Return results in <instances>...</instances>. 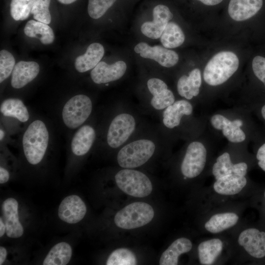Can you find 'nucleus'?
Instances as JSON below:
<instances>
[{"mask_svg":"<svg viewBox=\"0 0 265 265\" xmlns=\"http://www.w3.org/2000/svg\"><path fill=\"white\" fill-rule=\"evenodd\" d=\"M134 51L141 57L154 60L165 67H173L179 61L176 52L160 45L151 47L146 43L140 42L135 45Z\"/></svg>","mask_w":265,"mask_h":265,"instance_id":"9","label":"nucleus"},{"mask_svg":"<svg viewBox=\"0 0 265 265\" xmlns=\"http://www.w3.org/2000/svg\"><path fill=\"white\" fill-rule=\"evenodd\" d=\"M104 53V48L102 44L98 43L91 44L84 54L76 58V69L80 73L93 69L100 62Z\"/></svg>","mask_w":265,"mask_h":265,"instance_id":"19","label":"nucleus"},{"mask_svg":"<svg viewBox=\"0 0 265 265\" xmlns=\"http://www.w3.org/2000/svg\"><path fill=\"white\" fill-rule=\"evenodd\" d=\"M95 137L93 127L89 125L82 126L72 138L71 146L73 153L78 156L85 155L91 148Z\"/></svg>","mask_w":265,"mask_h":265,"instance_id":"21","label":"nucleus"},{"mask_svg":"<svg viewBox=\"0 0 265 265\" xmlns=\"http://www.w3.org/2000/svg\"><path fill=\"white\" fill-rule=\"evenodd\" d=\"M5 133L3 130L1 129L0 130V141H2V140L3 139L4 137Z\"/></svg>","mask_w":265,"mask_h":265,"instance_id":"44","label":"nucleus"},{"mask_svg":"<svg viewBox=\"0 0 265 265\" xmlns=\"http://www.w3.org/2000/svg\"><path fill=\"white\" fill-rule=\"evenodd\" d=\"M72 255L71 245L66 242L54 245L45 258L44 265H65L70 262Z\"/></svg>","mask_w":265,"mask_h":265,"instance_id":"27","label":"nucleus"},{"mask_svg":"<svg viewBox=\"0 0 265 265\" xmlns=\"http://www.w3.org/2000/svg\"><path fill=\"white\" fill-rule=\"evenodd\" d=\"M261 113H262V115L263 117L265 120V105H264L263 106V107L262 108V110H261Z\"/></svg>","mask_w":265,"mask_h":265,"instance_id":"45","label":"nucleus"},{"mask_svg":"<svg viewBox=\"0 0 265 265\" xmlns=\"http://www.w3.org/2000/svg\"><path fill=\"white\" fill-rule=\"evenodd\" d=\"M153 20L144 22L140 30L143 34L153 39L160 37L166 26L173 18L169 8L163 4H159L153 10Z\"/></svg>","mask_w":265,"mask_h":265,"instance_id":"10","label":"nucleus"},{"mask_svg":"<svg viewBox=\"0 0 265 265\" xmlns=\"http://www.w3.org/2000/svg\"><path fill=\"white\" fill-rule=\"evenodd\" d=\"M263 0H230L228 11L230 17L242 21L254 16L262 8Z\"/></svg>","mask_w":265,"mask_h":265,"instance_id":"17","label":"nucleus"},{"mask_svg":"<svg viewBox=\"0 0 265 265\" xmlns=\"http://www.w3.org/2000/svg\"><path fill=\"white\" fill-rule=\"evenodd\" d=\"M238 242L251 256L262 258L265 256V232L255 228H248L240 233Z\"/></svg>","mask_w":265,"mask_h":265,"instance_id":"13","label":"nucleus"},{"mask_svg":"<svg viewBox=\"0 0 265 265\" xmlns=\"http://www.w3.org/2000/svg\"><path fill=\"white\" fill-rule=\"evenodd\" d=\"M192 105L185 100H178L167 106L163 113V123L168 128L178 126L183 115H189L192 113Z\"/></svg>","mask_w":265,"mask_h":265,"instance_id":"20","label":"nucleus"},{"mask_svg":"<svg viewBox=\"0 0 265 265\" xmlns=\"http://www.w3.org/2000/svg\"><path fill=\"white\" fill-rule=\"evenodd\" d=\"M160 38L163 46L167 49L178 47L185 40V34L180 26L172 22L168 23Z\"/></svg>","mask_w":265,"mask_h":265,"instance_id":"30","label":"nucleus"},{"mask_svg":"<svg viewBox=\"0 0 265 265\" xmlns=\"http://www.w3.org/2000/svg\"><path fill=\"white\" fill-rule=\"evenodd\" d=\"M256 157L259 166L265 171V143L258 149Z\"/></svg>","mask_w":265,"mask_h":265,"instance_id":"38","label":"nucleus"},{"mask_svg":"<svg viewBox=\"0 0 265 265\" xmlns=\"http://www.w3.org/2000/svg\"><path fill=\"white\" fill-rule=\"evenodd\" d=\"M154 143L148 139L134 141L123 147L118 153L119 165L124 168H132L146 163L155 150Z\"/></svg>","mask_w":265,"mask_h":265,"instance_id":"4","label":"nucleus"},{"mask_svg":"<svg viewBox=\"0 0 265 265\" xmlns=\"http://www.w3.org/2000/svg\"><path fill=\"white\" fill-rule=\"evenodd\" d=\"M247 183L244 176L231 174L222 177L215 182L213 188L218 194L225 195L238 193Z\"/></svg>","mask_w":265,"mask_h":265,"instance_id":"23","label":"nucleus"},{"mask_svg":"<svg viewBox=\"0 0 265 265\" xmlns=\"http://www.w3.org/2000/svg\"><path fill=\"white\" fill-rule=\"evenodd\" d=\"M239 60L235 53L223 51L214 55L205 67L203 77L210 85L217 86L226 81L238 70Z\"/></svg>","mask_w":265,"mask_h":265,"instance_id":"2","label":"nucleus"},{"mask_svg":"<svg viewBox=\"0 0 265 265\" xmlns=\"http://www.w3.org/2000/svg\"><path fill=\"white\" fill-rule=\"evenodd\" d=\"M207 158V150L204 145L198 141H193L188 146L181 165L184 176L193 178L203 170Z\"/></svg>","mask_w":265,"mask_h":265,"instance_id":"8","label":"nucleus"},{"mask_svg":"<svg viewBox=\"0 0 265 265\" xmlns=\"http://www.w3.org/2000/svg\"><path fill=\"white\" fill-rule=\"evenodd\" d=\"M192 247V242L189 239L185 238L177 239L162 253L159 259V265H177L179 256L188 252Z\"/></svg>","mask_w":265,"mask_h":265,"instance_id":"24","label":"nucleus"},{"mask_svg":"<svg viewBox=\"0 0 265 265\" xmlns=\"http://www.w3.org/2000/svg\"><path fill=\"white\" fill-rule=\"evenodd\" d=\"M238 220V216L233 212L217 213L205 223V228L212 233H218L234 226Z\"/></svg>","mask_w":265,"mask_h":265,"instance_id":"29","label":"nucleus"},{"mask_svg":"<svg viewBox=\"0 0 265 265\" xmlns=\"http://www.w3.org/2000/svg\"><path fill=\"white\" fill-rule=\"evenodd\" d=\"M9 179L8 171L2 167H0V184H3L6 183Z\"/></svg>","mask_w":265,"mask_h":265,"instance_id":"39","label":"nucleus"},{"mask_svg":"<svg viewBox=\"0 0 265 265\" xmlns=\"http://www.w3.org/2000/svg\"><path fill=\"white\" fill-rule=\"evenodd\" d=\"M211 123L214 128L221 131L231 142L240 143L245 139L246 135L240 128L243 123L240 119L231 121L222 115L216 114L211 117Z\"/></svg>","mask_w":265,"mask_h":265,"instance_id":"15","label":"nucleus"},{"mask_svg":"<svg viewBox=\"0 0 265 265\" xmlns=\"http://www.w3.org/2000/svg\"><path fill=\"white\" fill-rule=\"evenodd\" d=\"M136 264V258L133 253L124 248L113 251L106 262L107 265H135Z\"/></svg>","mask_w":265,"mask_h":265,"instance_id":"32","label":"nucleus"},{"mask_svg":"<svg viewBox=\"0 0 265 265\" xmlns=\"http://www.w3.org/2000/svg\"></svg>","mask_w":265,"mask_h":265,"instance_id":"46","label":"nucleus"},{"mask_svg":"<svg viewBox=\"0 0 265 265\" xmlns=\"http://www.w3.org/2000/svg\"><path fill=\"white\" fill-rule=\"evenodd\" d=\"M207 5H214L220 3L223 0H198Z\"/></svg>","mask_w":265,"mask_h":265,"instance_id":"41","label":"nucleus"},{"mask_svg":"<svg viewBox=\"0 0 265 265\" xmlns=\"http://www.w3.org/2000/svg\"><path fill=\"white\" fill-rule=\"evenodd\" d=\"M6 233V226L3 218L0 217V237H2Z\"/></svg>","mask_w":265,"mask_h":265,"instance_id":"42","label":"nucleus"},{"mask_svg":"<svg viewBox=\"0 0 265 265\" xmlns=\"http://www.w3.org/2000/svg\"><path fill=\"white\" fill-rule=\"evenodd\" d=\"M59 2L64 4H71L77 0H57Z\"/></svg>","mask_w":265,"mask_h":265,"instance_id":"43","label":"nucleus"},{"mask_svg":"<svg viewBox=\"0 0 265 265\" xmlns=\"http://www.w3.org/2000/svg\"><path fill=\"white\" fill-rule=\"evenodd\" d=\"M86 207L83 200L77 195L66 197L61 202L58 209V216L63 221L69 224L79 222L84 217Z\"/></svg>","mask_w":265,"mask_h":265,"instance_id":"11","label":"nucleus"},{"mask_svg":"<svg viewBox=\"0 0 265 265\" xmlns=\"http://www.w3.org/2000/svg\"><path fill=\"white\" fill-rule=\"evenodd\" d=\"M1 211L6 235L13 238L21 237L24 230L19 218L18 201L11 197L5 199L2 203Z\"/></svg>","mask_w":265,"mask_h":265,"instance_id":"12","label":"nucleus"},{"mask_svg":"<svg viewBox=\"0 0 265 265\" xmlns=\"http://www.w3.org/2000/svg\"><path fill=\"white\" fill-rule=\"evenodd\" d=\"M40 71L39 64L34 61L18 62L12 73L11 84L16 89L21 88L33 80Z\"/></svg>","mask_w":265,"mask_h":265,"instance_id":"16","label":"nucleus"},{"mask_svg":"<svg viewBox=\"0 0 265 265\" xmlns=\"http://www.w3.org/2000/svg\"><path fill=\"white\" fill-rule=\"evenodd\" d=\"M24 33L28 37L36 38L45 45L52 43L54 35L52 28L45 23L31 20L28 21L24 27Z\"/></svg>","mask_w":265,"mask_h":265,"instance_id":"25","label":"nucleus"},{"mask_svg":"<svg viewBox=\"0 0 265 265\" xmlns=\"http://www.w3.org/2000/svg\"><path fill=\"white\" fill-rule=\"evenodd\" d=\"M50 2L51 0H36L31 11L34 19L46 24L51 23Z\"/></svg>","mask_w":265,"mask_h":265,"instance_id":"34","label":"nucleus"},{"mask_svg":"<svg viewBox=\"0 0 265 265\" xmlns=\"http://www.w3.org/2000/svg\"><path fill=\"white\" fill-rule=\"evenodd\" d=\"M252 69L255 76L265 86V57L255 56L252 61Z\"/></svg>","mask_w":265,"mask_h":265,"instance_id":"37","label":"nucleus"},{"mask_svg":"<svg viewBox=\"0 0 265 265\" xmlns=\"http://www.w3.org/2000/svg\"><path fill=\"white\" fill-rule=\"evenodd\" d=\"M0 112L3 115L18 119L21 122L28 121L29 115L27 108L21 100L9 98L4 100L0 105Z\"/></svg>","mask_w":265,"mask_h":265,"instance_id":"28","label":"nucleus"},{"mask_svg":"<svg viewBox=\"0 0 265 265\" xmlns=\"http://www.w3.org/2000/svg\"><path fill=\"white\" fill-rule=\"evenodd\" d=\"M222 248V242L218 238H212L200 243L198 247L200 263L205 265L212 264L220 255Z\"/></svg>","mask_w":265,"mask_h":265,"instance_id":"26","label":"nucleus"},{"mask_svg":"<svg viewBox=\"0 0 265 265\" xmlns=\"http://www.w3.org/2000/svg\"><path fill=\"white\" fill-rule=\"evenodd\" d=\"M118 187L125 193L133 197H144L152 192L153 187L150 179L140 171L126 168L115 176Z\"/></svg>","mask_w":265,"mask_h":265,"instance_id":"5","label":"nucleus"},{"mask_svg":"<svg viewBox=\"0 0 265 265\" xmlns=\"http://www.w3.org/2000/svg\"><path fill=\"white\" fill-rule=\"evenodd\" d=\"M247 165L241 162L234 164L230 156L225 152L219 156L212 167V172L216 180L231 174L244 176L247 170Z\"/></svg>","mask_w":265,"mask_h":265,"instance_id":"18","label":"nucleus"},{"mask_svg":"<svg viewBox=\"0 0 265 265\" xmlns=\"http://www.w3.org/2000/svg\"><path fill=\"white\" fill-rule=\"evenodd\" d=\"M133 117L128 113L117 115L111 121L107 133L108 145L116 148L124 143L135 129Z\"/></svg>","mask_w":265,"mask_h":265,"instance_id":"7","label":"nucleus"},{"mask_svg":"<svg viewBox=\"0 0 265 265\" xmlns=\"http://www.w3.org/2000/svg\"><path fill=\"white\" fill-rule=\"evenodd\" d=\"M154 216V210L149 204L137 202L126 206L117 212L114 222L120 228L133 229L149 223Z\"/></svg>","mask_w":265,"mask_h":265,"instance_id":"3","label":"nucleus"},{"mask_svg":"<svg viewBox=\"0 0 265 265\" xmlns=\"http://www.w3.org/2000/svg\"><path fill=\"white\" fill-rule=\"evenodd\" d=\"M151 104L156 109H162L175 102L173 92L167 88L162 89L153 95Z\"/></svg>","mask_w":265,"mask_h":265,"instance_id":"35","label":"nucleus"},{"mask_svg":"<svg viewBox=\"0 0 265 265\" xmlns=\"http://www.w3.org/2000/svg\"><path fill=\"white\" fill-rule=\"evenodd\" d=\"M49 140V132L42 121L36 120L29 124L23 135L22 144L24 155L30 164L36 165L41 161Z\"/></svg>","mask_w":265,"mask_h":265,"instance_id":"1","label":"nucleus"},{"mask_svg":"<svg viewBox=\"0 0 265 265\" xmlns=\"http://www.w3.org/2000/svg\"><path fill=\"white\" fill-rule=\"evenodd\" d=\"M36 0H11L10 14L16 21H23L28 18Z\"/></svg>","mask_w":265,"mask_h":265,"instance_id":"31","label":"nucleus"},{"mask_svg":"<svg viewBox=\"0 0 265 265\" xmlns=\"http://www.w3.org/2000/svg\"><path fill=\"white\" fill-rule=\"evenodd\" d=\"M201 82V72L198 68L194 69L189 73L188 76L183 75L179 79L177 82L178 93L190 100L198 95Z\"/></svg>","mask_w":265,"mask_h":265,"instance_id":"22","label":"nucleus"},{"mask_svg":"<svg viewBox=\"0 0 265 265\" xmlns=\"http://www.w3.org/2000/svg\"><path fill=\"white\" fill-rule=\"evenodd\" d=\"M116 0H88L87 11L90 17L97 19L102 17Z\"/></svg>","mask_w":265,"mask_h":265,"instance_id":"33","label":"nucleus"},{"mask_svg":"<svg viewBox=\"0 0 265 265\" xmlns=\"http://www.w3.org/2000/svg\"><path fill=\"white\" fill-rule=\"evenodd\" d=\"M7 256L6 249L3 246L0 247V265L3 264Z\"/></svg>","mask_w":265,"mask_h":265,"instance_id":"40","label":"nucleus"},{"mask_svg":"<svg viewBox=\"0 0 265 265\" xmlns=\"http://www.w3.org/2000/svg\"><path fill=\"white\" fill-rule=\"evenodd\" d=\"M92 110L91 99L86 95L79 94L71 98L62 111L63 121L68 128L76 129L89 117Z\"/></svg>","mask_w":265,"mask_h":265,"instance_id":"6","label":"nucleus"},{"mask_svg":"<svg viewBox=\"0 0 265 265\" xmlns=\"http://www.w3.org/2000/svg\"><path fill=\"white\" fill-rule=\"evenodd\" d=\"M127 70L123 61H118L111 64L100 61L91 71L90 76L95 83H106L122 78Z\"/></svg>","mask_w":265,"mask_h":265,"instance_id":"14","label":"nucleus"},{"mask_svg":"<svg viewBox=\"0 0 265 265\" xmlns=\"http://www.w3.org/2000/svg\"><path fill=\"white\" fill-rule=\"evenodd\" d=\"M15 65L13 55L8 51L2 50L0 52V82L1 83L12 73Z\"/></svg>","mask_w":265,"mask_h":265,"instance_id":"36","label":"nucleus"}]
</instances>
